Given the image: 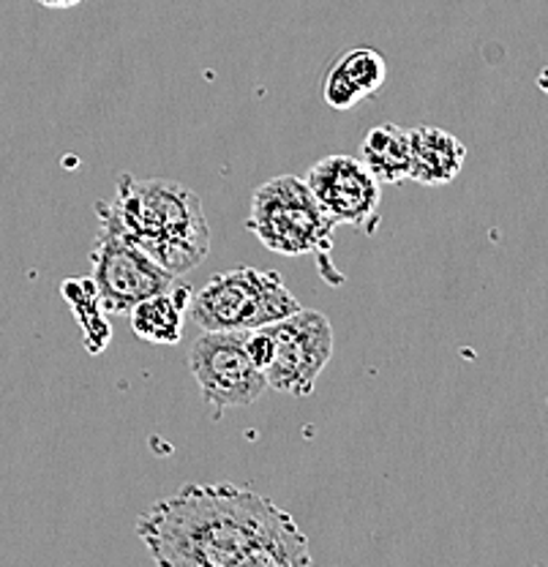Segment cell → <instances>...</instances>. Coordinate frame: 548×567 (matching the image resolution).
<instances>
[{
  "label": "cell",
  "instance_id": "13",
  "mask_svg": "<svg viewBox=\"0 0 548 567\" xmlns=\"http://www.w3.org/2000/svg\"><path fill=\"white\" fill-rule=\"evenodd\" d=\"M244 567H317L306 535L287 513L270 535L255 548Z\"/></svg>",
  "mask_w": 548,
  "mask_h": 567
},
{
  "label": "cell",
  "instance_id": "16",
  "mask_svg": "<svg viewBox=\"0 0 548 567\" xmlns=\"http://www.w3.org/2000/svg\"><path fill=\"white\" fill-rule=\"evenodd\" d=\"M39 6H46V9H72V6H80L82 0H37Z\"/></svg>",
  "mask_w": 548,
  "mask_h": 567
},
{
  "label": "cell",
  "instance_id": "10",
  "mask_svg": "<svg viewBox=\"0 0 548 567\" xmlns=\"http://www.w3.org/2000/svg\"><path fill=\"white\" fill-rule=\"evenodd\" d=\"M412 175L410 181L423 186H445L453 183L467 162V147L456 134L437 126L410 128Z\"/></svg>",
  "mask_w": 548,
  "mask_h": 567
},
{
  "label": "cell",
  "instance_id": "5",
  "mask_svg": "<svg viewBox=\"0 0 548 567\" xmlns=\"http://www.w3.org/2000/svg\"><path fill=\"white\" fill-rule=\"evenodd\" d=\"M188 369L216 415L229 406L257 404L268 390V380L246 352V330H203L188 350Z\"/></svg>",
  "mask_w": 548,
  "mask_h": 567
},
{
  "label": "cell",
  "instance_id": "12",
  "mask_svg": "<svg viewBox=\"0 0 548 567\" xmlns=\"http://www.w3.org/2000/svg\"><path fill=\"white\" fill-rule=\"evenodd\" d=\"M361 162L380 186H399L412 175L410 132L396 123H382L361 142Z\"/></svg>",
  "mask_w": 548,
  "mask_h": 567
},
{
  "label": "cell",
  "instance_id": "3",
  "mask_svg": "<svg viewBox=\"0 0 548 567\" xmlns=\"http://www.w3.org/2000/svg\"><path fill=\"white\" fill-rule=\"evenodd\" d=\"M246 227L265 248L285 257L325 254L335 224L298 175H276L251 194Z\"/></svg>",
  "mask_w": 548,
  "mask_h": 567
},
{
  "label": "cell",
  "instance_id": "7",
  "mask_svg": "<svg viewBox=\"0 0 548 567\" xmlns=\"http://www.w3.org/2000/svg\"><path fill=\"white\" fill-rule=\"evenodd\" d=\"M273 339L276 354L265 371L268 388L290 395H311L317 380L333 354V328L322 311L300 306L290 317L265 324Z\"/></svg>",
  "mask_w": 548,
  "mask_h": 567
},
{
  "label": "cell",
  "instance_id": "15",
  "mask_svg": "<svg viewBox=\"0 0 548 567\" xmlns=\"http://www.w3.org/2000/svg\"><path fill=\"white\" fill-rule=\"evenodd\" d=\"M246 352H249V358L255 360V365L259 371H262V374L270 369V363H273L276 347H273V339H270L268 328L246 330Z\"/></svg>",
  "mask_w": 548,
  "mask_h": 567
},
{
  "label": "cell",
  "instance_id": "11",
  "mask_svg": "<svg viewBox=\"0 0 548 567\" xmlns=\"http://www.w3.org/2000/svg\"><path fill=\"white\" fill-rule=\"evenodd\" d=\"M188 303H192V289L180 281L167 292L139 300L128 311L134 333L151 344H178L183 336V311L188 309Z\"/></svg>",
  "mask_w": 548,
  "mask_h": 567
},
{
  "label": "cell",
  "instance_id": "8",
  "mask_svg": "<svg viewBox=\"0 0 548 567\" xmlns=\"http://www.w3.org/2000/svg\"><path fill=\"white\" fill-rule=\"evenodd\" d=\"M306 186L311 188L320 208L328 213L333 224H350V227L374 233L380 224L382 186L361 158L347 153H330L311 164L306 173Z\"/></svg>",
  "mask_w": 548,
  "mask_h": 567
},
{
  "label": "cell",
  "instance_id": "6",
  "mask_svg": "<svg viewBox=\"0 0 548 567\" xmlns=\"http://www.w3.org/2000/svg\"><path fill=\"white\" fill-rule=\"evenodd\" d=\"M91 279L107 315H126L139 300L167 292L180 281L104 218H99V235L91 251Z\"/></svg>",
  "mask_w": 548,
  "mask_h": 567
},
{
  "label": "cell",
  "instance_id": "1",
  "mask_svg": "<svg viewBox=\"0 0 548 567\" xmlns=\"http://www.w3.org/2000/svg\"><path fill=\"white\" fill-rule=\"evenodd\" d=\"M287 516L268 496L232 483H194L137 522L156 567H244Z\"/></svg>",
  "mask_w": 548,
  "mask_h": 567
},
{
  "label": "cell",
  "instance_id": "9",
  "mask_svg": "<svg viewBox=\"0 0 548 567\" xmlns=\"http://www.w3.org/2000/svg\"><path fill=\"white\" fill-rule=\"evenodd\" d=\"M385 58L371 47H355L330 66L322 82V99L330 110L347 112L374 96L385 85Z\"/></svg>",
  "mask_w": 548,
  "mask_h": 567
},
{
  "label": "cell",
  "instance_id": "4",
  "mask_svg": "<svg viewBox=\"0 0 548 567\" xmlns=\"http://www.w3.org/2000/svg\"><path fill=\"white\" fill-rule=\"evenodd\" d=\"M188 306V315L203 330H255L300 309L281 274L257 268L214 276Z\"/></svg>",
  "mask_w": 548,
  "mask_h": 567
},
{
  "label": "cell",
  "instance_id": "2",
  "mask_svg": "<svg viewBox=\"0 0 548 567\" xmlns=\"http://www.w3.org/2000/svg\"><path fill=\"white\" fill-rule=\"evenodd\" d=\"M96 213L178 279L197 268L210 248L203 199L175 181L121 175L115 203H96Z\"/></svg>",
  "mask_w": 548,
  "mask_h": 567
},
{
  "label": "cell",
  "instance_id": "14",
  "mask_svg": "<svg viewBox=\"0 0 548 567\" xmlns=\"http://www.w3.org/2000/svg\"><path fill=\"white\" fill-rule=\"evenodd\" d=\"M63 298L72 303V311L80 322V328L85 330V344L93 354L104 352L110 341V324L104 319L102 300H99L96 284H93L91 276L87 279H69L63 281L61 287Z\"/></svg>",
  "mask_w": 548,
  "mask_h": 567
}]
</instances>
